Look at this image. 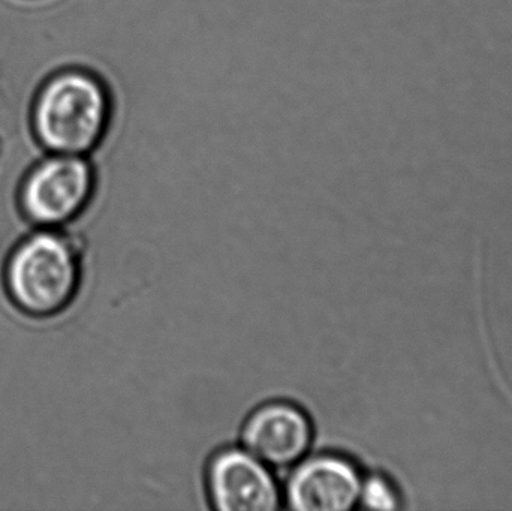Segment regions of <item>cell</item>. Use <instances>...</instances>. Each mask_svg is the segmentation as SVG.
Returning a JSON list of instances; mask_svg holds the SVG:
<instances>
[{
  "mask_svg": "<svg viewBox=\"0 0 512 511\" xmlns=\"http://www.w3.org/2000/svg\"><path fill=\"white\" fill-rule=\"evenodd\" d=\"M315 440L306 411L286 401H271L256 408L242 428V444L274 471H289L303 461Z\"/></svg>",
  "mask_w": 512,
  "mask_h": 511,
  "instance_id": "cell-5",
  "label": "cell"
},
{
  "mask_svg": "<svg viewBox=\"0 0 512 511\" xmlns=\"http://www.w3.org/2000/svg\"><path fill=\"white\" fill-rule=\"evenodd\" d=\"M110 119L107 87L84 69H66L48 78L33 104V132L51 153L87 155L101 144Z\"/></svg>",
  "mask_w": 512,
  "mask_h": 511,
  "instance_id": "cell-2",
  "label": "cell"
},
{
  "mask_svg": "<svg viewBox=\"0 0 512 511\" xmlns=\"http://www.w3.org/2000/svg\"><path fill=\"white\" fill-rule=\"evenodd\" d=\"M358 507L378 511L397 510L400 507L399 492L388 477L381 474L364 476Z\"/></svg>",
  "mask_w": 512,
  "mask_h": 511,
  "instance_id": "cell-7",
  "label": "cell"
},
{
  "mask_svg": "<svg viewBox=\"0 0 512 511\" xmlns=\"http://www.w3.org/2000/svg\"><path fill=\"white\" fill-rule=\"evenodd\" d=\"M206 491L209 503L219 511H276L283 503L274 470L245 447L213 456L207 465Z\"/></svg>",
  "mask_w": 512,
  "mask_h": 511,
  "instance_id": "cell-4",
  "label": "cell"
},
{
  "mask_svg": "<svg viewBox=\"0 0 512 511\" xmlns=\"http://www.w3.org/2000/svg\"><path fill=\"white\" fill-rule=\"evenodd\" d=\"M83 281L80 243L62 228H38L12 248L3 272L6 294L27 317H57Z\"/></svg>",
  "mask_w": 512,
  "mask_h": 511,
  "instance_id": "cell-1",
  "label": "cell"
},
{
  "mask_svg": "<svg viewBox=\"0 0 512 511\" xmlns=\"http://www.w3.org/2000/svg\"><path fill=\"white\" fill-rule=\"evenodd\" d=\"M95 188V170L83 155L51 153L24 176L18 207L36 228H63L83 215Z\"/></svg>",
  "mask_w": 512,
  "mask_h": 511,
  "instance_id": "cell-3",
  "label": "cell"
},
{
  "mask_svg": "<svg viewBox=\"0 0 512 511\" xmlns=\"http://www.w3.org/2000/svg\"><path fill=\"white\" fill-rule=\"evenodd\" d=\"M363 474L334 453L307 455L289 470L283 501L295 511H348L358 507Z\"/></svg>",
  "mask_w": 512,
  "mask_h": 511,
  "instance_id": "cell-6",
  "label": "cell"
}]
</instances>
